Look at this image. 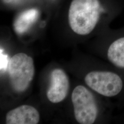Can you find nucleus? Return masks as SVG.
Segmentation results:
<instances>
[{"label":"nucleus","mask_w":124,"mask_h":124,"mask_svg":"<svg viewBox=\"0 0 124 124\" xmlns=\"http://www.w3.org/2000/svg\"><path fill=\"white\" fill-rule=\"evenodd\" d=\"M106 9L101 0H72L68 10V21L75 33L87 35L95 28Z\"/></svg>","instance_id":"f257e3e1"},{"label":"nucleus","mask_w":124,"mask_h":124,"mask_svg":"<svg viewBox=\"0 0 124 124\" xmlns=\"http://www.w3.org/2000/svg\"><path fill=\"white\" fill-rule=\"evenodd\" d=\"M7 69L12 89L18 93L24 92L35 75L33 59L24 53L16 54L9 59Z\"/></svg>","instance_id":"f03ea898"},{"label":"nucleus","mask_w":124,"mask_h":124,"mask_svg":"<svg viewBox=\"0 0 124 124\" xmlns=\"http://www.w3.org/2000/svg\"><path fill=\"white\" fill-rule=\"evenodd\" d=\"M71 99L77 122L80 124L94 123L98 114V108L92 93L85 86L79 85L72 91Z\"/></svg>","instance_id":"7ed1b4c3"},{"label":"nucleus","mask_w":124,"mask_h":124,"mask_svg":"<svg viewBox=\"0 0 124 124\" xmlns=\"http://www.w3.org/2000/svg\"><path fill=\"white\" fill-rule=\"evenodd\" d=\"M85 81L93 90L108 97L117 95L123 87L120 76L110 71H91L86 75Z\"/></svg>","instance_id":"20e7f679"},{"label":"nucleus","mask_w":124,"mask_h":124,"mask_svg":"<svg viewBox=\"0 0 124 124\" xmlns=\"http://www.w3.org/2000/svg\"><path fill=\"white\" fill-rule=\"evenodd\" d=\"M51 83L46 92L48 100L52 103H58L66 98L70 88V81L63 70L56 69L51 72Z\"/></svg>","instance_id":"39448f33"},{"label":"nucleus","mask_w":124,"mask_h":124,"mask_svg":"<svg viewBox=\"0 0 124 124\" xmlns=\"http://www.w3.org/2000/svg\"><path fill=\"white\" fill-rule=\"evenodd\" d=\"M39 120V111L29 105H21L8 111L6 115L7 124H37Z\"/></svg>","instance_id":"423d86ee"},{"label":"nucleus","mask_w":124,"mask_h":124,"mask_svg":"<svg viewBox=\"0 0 124 124\" xmlns=\"http://www.w3.org/2000/svg\"><path fill=\"white\" fill-rule=\"evenodd\" d=\"M40 12L37 8H32L20 12L15 20L13 27L18 34L24 33L30 29L39 17Z\"/></svg>","instance_id":"0eeeda50"},{"label":"nucleus","mask_w":124,"mask_h":124,"mask_svg":"<svg viewBox=\"0 0 124 124\" xmlns=\"http://www.w3.org/2000/svg\"><path fill=\"white\" fill-rule=\"evenodd\" d=\"M108 58L114 66L124 69V37L111 44L108 48Z\"/></svg>","instance_id":"6e6552de"},{"label":"nucleus","mask_w":124,"mask_h":124,"mask_svg":"<svg viewBox=\"0 0 124 124\" xmlns=\"http://www.w3.org/2000/svg\"><path fill=\"white\" fill-rule=\"evenodd\" d=\"M9 61H8L7 60V56L4 55V54L2 53V51H1V70H2V69H5V68H8Z\"/></svg>","instance_id":"1a4fd4ad"}]
</instances>
